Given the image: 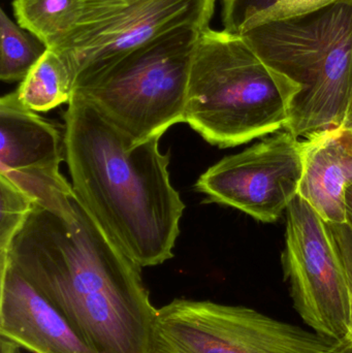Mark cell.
<instances>
[{
  "instance_id": "cell-20",
  "label": "cell",
  "mask_w": 352,
  "mask_h": 353,
  "mask_svg": "<svg viewBox=\"0 0 352 353\" xmlns=\"http://www.w3.org/2000/svg\"><path fill=\"white\" fill-rule=\"evenodd\" d=\"M329 353H352V339L349 337L343 341L338 342L336 347Z\"/></svg>"
},
{
  "instance_id": "cell-3",
  "label": "cell",
  "mask_w": 352,
  "mask_h": 353,
  "mask_svg": "<svg viewBox=\"0 0 352 353\" xmlns=\"http://www.w3.org/2000/svg\"><path fill=\"white\" fill-rule=\"evenodd\" d=\"M300 90L242 35L209 28L194 52L185 122L211 145L240 146L285 130Z\"/></svg>"
},
{
  "instance_id": "cell-7",
  "label": "cell",
  "mask_w": 352,
  "mask_h": 353,
  "mask_svg": "<svg viewBox=\"0 0 352 353\" xmlns=\"http://www.w3.org/2000/svg\"><path fill=\"white\" fill-rule=\"evenodd\" d=\"M217 0H80L72 31L55 50L74 82L136 48L179 30L210 28Z\"/></svg>"
},
{
  "instance_id": "cell-19",
  "label": "cell",
  "mask_w": 352,
  "mask_h": 353,
  "mask_svg": "<svg viewBox=\"0 0 352 353\" xmlns=\"http://www.w3.org/2000/svg\"><path fill=\"white\" fill-rule=\"evenodd\" d=\"M0 353H20V347L14 342L0 337Z\"/></svg>"
},
{
  "instance_id": "cell-12",
  "label": "cell",
  "mask_w": 352,
  "mask_h": 353,
  "mask_svg": "<svg viewBox=\"0 0 352 353\" xmlns=\"http://www.w3.org/2000/svg\"><path fill=\"white\" fill-rule=\"evenodd\" d=\"M299 195L328 223H346V191L352 185V137L344 125L302 141Z\"/></svg>"
},
{
  "instance_id": "cell-9",
  "label": "cell",
  "mask_w": 352,
  "mask_h": 353,
  "mask_svg": "<svg viewBox=\"0 0 352 353\" xmlns=\"http://www.w3.org/2000/svg\"><path fill=\"white\" fill-rule=\"evenodd\" d=\"M303 168L302 142L285 130L221 159L198 178L196 188L213 203L271 223L299 195Z\"/></svg>"
},
{
  "instance_id": "cell-18",
  "label": "cell",
  "mask_w": 352,
  "mask_h": 353,
  "mask_svg": "<svg viewBox=\"0 0 352 353\" xmlns=\"http://www.w3.org/2000/svg\"><path fill=\"white\" fill-rule=\"evenodd\" d=\"M329 232L346 276L349 294V336L352 339V228L349 223H328Z\"/></svg>"
},
{
  "instance_id": "cell-5",
  "label": "cell",
  "mask_w": 352,
  "mask_h": 353,
  "mask_svg": "<svg viewBox=\"0 0 352 353\" xmlns=\"http://www.w3.org/2000/svg\"><path fill=\"white\" fill-rule=\"evenodd\" d=\"M203 32L179 30L152 39L74 82L134 143L185 122L190 70Z\"/></svg>"
},
{
  "instance_id": "cell-6",
  "label": "cell",
  "mask_w": 352,
  "mask_h": 353,
  "mask_svg": "<svg viewBox=\"0 0 352 353\" xmlns=\"http://www.w3.org/2000/svg\"><path fill=\"white\" fill-rule=\"evenodd\" d=\"M338 342L243 306L175 299L157 309L155 353H329Z\"/></svg>"
},
{
  "instance_id": "cell-17",
  "label": "cell",
  "mask_w": 352,
  "mask_h": 353,
  "mask_svg": "<svg viewBox=\"0 0 352 353\" xmlns=\"http://www.w3.org/2000/svg\"><path fill=\"white\" fill-rule=\"evenodd\" d=\"M33 203L26 193L0 175V263L8 259L10 245L26 221Z\"/></svg>"
},
{
  "instance_id": "cell-22",
  "label": "cell",
  "mask_w": 352,
  "mask_h": 353,
  "mask_svg": "<svg viewBox=\"0 0 352 353\" xmlns=\"http://www.w3.org/2000/svg\"><path fill=\"white\" fill-rule=\"evenodd\" d=\"M349 130L352 137V99L351 105H349V111H347L346 117H345L344 123L342 124Z\"/></svg>"
},
{
  "instance_id": "cell-11",
  "label": "cell",
  "mask_w": 352,
  "mask_h": 353,
  "mask_svg": "<svg viewBox=\"0 0 352 353\" xmlns=\"http://www.w3.org/2000/svg\"><path fill=\"white\" fill-rule=\"evenodd\" d=\"M0 337L32 353H91L55 307L6 261L0 263Z\"/></svg>"
},
{
  "instance_id": "cell-2",
  "label": "cell",
  "mask_w": 352,
  "mask_h": 353,
  "mask_svg": "<svg viewBox=\"0 0 352 353\" xmlns=\"http://www.w3.org/2000/svg\"><path fill=\"white\" fill-rule=\"evenodd\" d=\"M64 153L79 201L141 268L173 259L185 205L169 180L159 137L134 143L90 101L72 93Z\"/></svg>"
},
{
  "instance_id": "cell-15",
  "label": "cell",
  "mask_w": 352,
  "mask_h": 353,
  "mask_svg": "<svg viewBox=\"0 0 352 353\" xmlns=\"http://www.w3.org/2000/svg\"><path fill=\"white\" fill-rule=\"evenodd\" d=\"M80 0H12L19 26L34 35L48 49H56L78 19Z\"/></svg>"
},
{
  "instance_id": "cell-13",
  "label": "cell",
  "mask_w": 352,
  "mask_h": 353,
  "mask_svg": "<svg viewBox=\"0 0 352 353\" xmlns=\"http://www.w3.org/2000/svg\"><path fill=\"white\" fill-rule=\"evenodd\" d=\"M74 72L70 61L48 49L16 91L21 103L31 111L48 112L68 103L74 93Z\"/></svg>"
},
{
  "instance_id": "cell-4",
  "label": "cell",
  "mask_w": 352,
  "mask_h": 353,
  "mask_svg": "<svg viewBox=\"0 0 352 353\" xmlns=\"http://www.w3.org/2000/svg\"><path fill=\"white\" fill-rule=\"evenodd\" d=\"M242 37L301 88L285 130L305 138L344 123L352 99V0L262 25Z\"/></svg>"
},
{
  "instance_id": "cell-21",
  "label": "cell",
  "mask_w": 352,
  "mask_h": 353,
  "mask_svg": "<svg viewBox=\"0 0 352 353\" xmlns=\"http://www.w3.org/2000/svg\"><path fill=\"white\" fill-rule=\"evenodd\" d=\"M347 222L352 228V185L346 191Z\"/></svg>"
},
{
  "instance_id": "cell-10",
  "label": "cell",
  "mask_w": 352,
  "mask_h": 353,
  "mask_svg": "<svg viewBox=\"0 0 352 353\" xmlns=\"http://www.w3.org/2000/svg\"><path fill=\"white\" fill-rule=\"evenodd\" d=\"M0 175L37 205L68 211L74 191L60 173L64 149L60 132L25 107L16 91L0 99Z\"/></svg>"
},
{
  "instance_id": "cell-1",
  "label": "cell",
  "mask_w": 352,
  "mask_h": 353,
  "mask_svg": "<svg viewBox=\"0 0 352 353\" xmlns=\"http://www.w3.org/2000/svg\"><path fill=\"white\" fill-rule=\"evenodd\" d=\"M91 353H155L154 308L142 268L91 217L76 193L63 213L33 203L8 259Z\"/></svg>"
},
{
  "instance_id": "cell-14",
  "label": "cell",
  "mask_w": 352,
  "mask_h": 353,
  "mask_svg": "<svg viewBox=\"0 0 352 353\" xmlns=\"http://www.w3.org/2000/svg\"><path fill=\"white\" fill-rule=\"evenodd\" d=\"M337 0H221L223 30L243 35L248 31L308 14Z\"/></svg>"
},
{
  "instance_id": "cell-8",
  "label": "cell",
  "mask_w": 352,
  "mask_h": 353,
  "mask_svg": "<svg viewBox=\"0 0 352 353\" xmlns=\"http://www.w3.org/2000/svg\"><path fill=\"white\" fill-rule=\"evenodd\" d=\"M284 275L293 306L315 333L336 341L349 336L344 268L322 216L300 195L287 210Z\"/></svg>"
},
{
  "instance_id": "cell-16",
  "label": "cell",
  "mask_w": 352,
  "mask_h": 353,
  "mask_svg": "<svg viewBox=\"0 0 352 353\" xmlns=\"http://www.w3.org/2000/svg\"><path fill=\"white\" fill-rule=\"evenodd\" d=\"M48 48L39 39L0 12V79L21 82Z\"/></svg>"
}]
</instances>
